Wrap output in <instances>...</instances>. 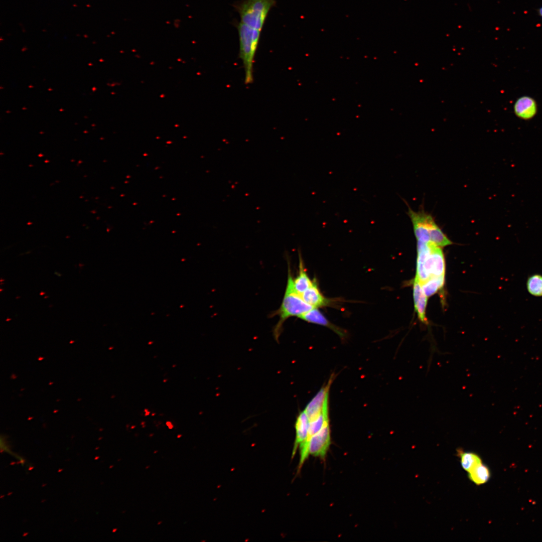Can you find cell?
<instances>
[{"label": "cell", "instance_id": "cell-12", "mask_svg": "<svg viewBox=\"0 0 542 542\" xmlns=\"http://www.w3.org/2000/svg\"><path fill=\"white\" fill-rule=\"evenodd\" d=\"M310 420L305 411L300 413L295 424L296 438L293 449L292 458L296 453L297 448L306 440L309 427Z\"/></svg>", "mask_w": 542, "mask_h": 542}, {"label": "cell", "instance_id": "cell-7", "mask_svg": "<svg viewBox=\"0 0 542 542\" xmlns=\"http://www.w3.org/2000/svg\"><path fill=\"white\" fill-rule=\"evenodd\" d=\"M333 377V376L330 377L326 384L319 390L306 406L304 411L310 420L317 416L329 405V390Z\"/></svg>", "mask_w": 542, "mask_h": 542}, {"label": "cell", "instance_id": "cell-18", "mask_svg": "<svg viewBox=\"0 0 542 542\" xmlns=\"http://www.w3.org/2000/svg\"><path fill=\"white\" fill-rule=\"evenodd\" d=\"M526 288L531 295L542 296V275L533 274L529 277L526 282Z\"/></svg>", "mask_w": 542, "mask_h": 542}, {"label": "cell", "instance_id": "cell-5", "mask_svg": "<svg viewBox=\"0 0 542 542\" xmlns=\"http://www.w3.org/2000/svg\"><path fill=\"white\" fill-rule=\"evenodd\" d=\"M276 0H243L235 7L240 22L261 32L270 9Z\"/></svg>", "mask_w": 542, "mask_h": 542}, {"label": "cell", "instance_id": "cell-13", "mask_svg": "<svg viewBox=\"0 0 542 542\" xmlns=\"http://www.w3.org/2000/svg\"><path fill=\"white\" fill-rule=\"evenodd\" d=\"M299 256L298 274L295 278H293V283L296 291L301 295L311 286L313 280H311L307 274L300 252L299 253Z\"/></svg>", "mask_w": 542, "mask_h": 542}, {"label": "cell", "instance_id": "cell-3", "mask_svg": "<svg viewBox=\"0 0 542 542\" xmlns=\"http://www.w3.org/2000/svg\"><path fill=\"white\" fill-rule=\"evenodd\" d=\"M314 308L308 304L301 294L295 290L290 264H288V280L285 294L280 307L274 314L279 317V322L275 329V335L278 337L282 327L288 318L299 317L303 314Z\"/></svg>", "mask_w": 542, "mask_h": 542}, {"label": "cell", "instance_id": "cell-16", "mask_svg": "<svg viewBox=\"0 0 542 542\" xmlns=\"http://www.w3.org/2000/svg\"><path fill=\"white\" fill-rule=\"evenodd\" d=\"M458 454L462 467L467 472L476 465L482 463L481 458L476 453L458 450Z\"/></svg>", "mask_w": 542, "mask_h": 542}, {"label": "cell", "instance_id": "cell-11", "mask_svg": "<svg viewBox=\"0 0 542 542\" xmlns=\"http://www.w3.org/2000/svg\"><path fill=\"white\" fill-rule=\"evenodd\" d=\"M413 297L415 311L420 320L427 325L429 322L426 317V307L428 297L423 291L421 284L416 279L413 284Z\"/></svg>", "mask_w": 542, "mask_h": 542}, {"label": "cell", "instance_id": "cell-4", "mask_svg": "<svg viewBox=\"0 0 542 542\" xmlns=\"http://www.w3.org/2000/svg\"><path fill=\"white\" fill-rule=\"evenodd\" d=\"M237 29L239 43V56L244 70L245 84H251L253 80V66L255 53L260 37V31L252 29L241 23Z\"/></svg>", "mask_w": 542, "mask_h": 542}, {"label": "cell", "instance_id": "cell-19", "mask_svg": "<svg viewBox=\"0 0 542 542\" xmlns=\"http://www.w3.org/2000/svg\"><path fill=\"white\" fill-rule=\"evenodd\" d=\"M539 14L542 16V8H541L539 10Z\"/></svg>", "mask_w": 542, "mask_h": 542}, {"label": "cell", "instance_id": "cell-1", "mask_svg": "<svg viewBox=\"0 0 542 542\" xmlns=\"http://www.w3.org/2000/svg\"><path fill=\"white\" fill-rule=\"evenodd\" d=\"M441 248L431 242L417 241L415 279L421 284L430 278L445 276V260Z\"/></svg>", "mask_w": 542, "mask_h": 542}, {"label": "cell", "instance_id": "cell-17", "mask_svg": "<svg viewBox=\"0 0 542 542\" xmlns=\"http://www.w3.org/2000/svg\"><path fill=\"white\" fill-rule=\"evenodd\" d=\"M444 283L445 276H442L430 278L421 285L424 292L428 298L441 290Z\"/></svg>", "mask_w": 542, "mask_h": 542}, {"label": "cell", "instance_id": "cell-15", "mask_svg": "<svg viewBox=\"0 0 542 542\" xmlns=\"http://www.w3.org/2000/svg\"><path fill=\"white\" fill-rule=\"evenodd\" d=\"M468 473L469 479L477 485L486 483L490 477L489 469L483 463L476 465Z\"/></svg>", "mask_w": 542, "mask_h": 542}, {"label": "cell", "instance_id": "cell-8", "mask_svg": "<svg viewBox=\"0 0 542 542\" xmlns=\"http://www.w3.org/2000/svg\"><path fill=\"white\" fill-rule=\"evenodd\" d=\"M302 320L310 323L323 326L332 330L342 339L346 337L345 331L330 322L319 308H314L299 317Z\"/></svg>", "mask_w": 542, "mask_h": 542}, {"label": "cell", "instance_id": "cell-10", "mask_svg": "<svg viewBox=\"0 0 542 542\" xmlns=\"http://www.w3.org/2000/svg\"><path fill=\"white\" fill-rule=\"evenodd\" d=\"M515 114L519 118L528 120L533 118L537 110V104L535 100L529 96H522L519 97L515 102L513 106Z\"/></svg>", "mask_w": 542, "mask_h": 542}, {"label": "cell", "instance_id": "cell-14", "mask_svg": "<svg viewBox=\"0 0 542 542\" xmlns=\"http://www.w3.org/2000/svg\"><path fill=\"white\" fill-rule=\"evenodd\" d=\"M328 423H329V405H327L317 416L310 420L308 437L305 442L308 441L312 436L318 433Z\"/></svg>", "mask_w": 542, "mask_h": 542}, {"label": "cell", "instance_id": "cell-6", "mask_svg": "<svg viewBox=\"0 0 542 542\" xmlns=\"http://www.w3.org/2000/svg\"><path fill=\"white\" fill-rule=\"evenodd\" d=\"M330 444L331 433L329 423H328L299 447L300 457L298 471L300 470L310 455L324 459Z\"/></svg>", "mask_w": 542, "mask_h": 542}, {"label": "cell", "instance_id": "cell-9", "mask_svg": "<svg viewBox=\"0 0 542 542\" xmlns=\"http://www.w3.org/2000/svg\"><path fill=\"white\" fill-rule=\"evenodd\" d=\"M303 300L313 308L330 306L335 301L323 296L320 291L317 281L313 280L311 286L301 294Z\"/></svg>", "mask_w": 542, "mask_h": 542}, {"label": "cell", "instance_id": "cell-2", "mask_svg": "<svg viewBox=\"0 0 542 542\" xmlns=\"http://www.w3.org/2000/svg\"><path fill=\"white\" fill-rule=\"evenodd\" d=\"M406 204L408 206L406 213L412 223L417 241L431 242L441 247L453 244L430 214L423 209L414 211Z\"/></svg>", "mask_w": 542, "mask_h": 542}]
</instances>
